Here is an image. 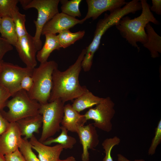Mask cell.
Segmentation results:
<instances>
[{
    "mask_svg": "<svg viewBox=\"0 0 161 161\" xmlns=\"http://www.w3.org/2000/svg\"><path fill=\"white\" fill-rule=\"evenodd\" d=\"M86 52L82 49L75 63L66 70L61 71L58 68L52 75V87L48 102L59 99L65 103L78 98L86 91L85 86H81L79 76L81 63Z\"/></svg>",
    "mask_w": 161,
    "mask_h": 161,
    "instance_id": "1",
    "label": "cell"
},
{
    "mask_svg": "<svg viewBox=\"0 0 161 161\" xmlns=\"http://www.w3.org/2000/svg\"><path fill=\"white\" fill-rule=\"evenodd\" d=\"M141 9L139 1L133 0L127 2L122 8L110 13L109 14L105 13L104 18L98 21L92 40L86 48V53L82 62V68L84 72H88L90 69L94 55L99 47L102 37L107 30L115 26L125 16L129 13L134 14Z\"/></svg>",
    "mask_w": 161,
    "mask_h": 161,
    "instance_id": "2",
    "label": "cell"
},
{
    "mask_svg": "<svg viewBox=\"0 0 161 161\" xmlns=\"http://www.w3.org/2000/svg\"><path fill=\"white\" fill-rule=\"evenodd\" d=\"M140 1L142 12L140 16L133 19L128 16L123 17L115 26L121 36L132 47L137 48L138 51L140 48L137 43L143 45L147 41L145 30L146 25L150 22L157 25L159 24L150 10L147 0H141Z\"/></svg>",
    "mask_w": 161,
    "mask_h": 161,
    "instance_id": "3",
    "label": "cell"
},
{
    "mask_svg": "<svg viewBox=\"0 0 161 161\" xmlns=\"http://www.w3.org/2000/svg\"><path fill=\"white\" fill-rule=\"evenodd\" d=\"M58 65L54 61L40 64L33 70V85L27 93L30 98L41 104L48 102L52 87V75Z\"/></svg>",
    "mask_w": 161,
    "mask_h": 161,
    "instance_id": "4",
    "label": "cell"
},
{
    "mask_svg": "<svg viewBox=\"0 0 161 161\" xmlns=\"http://www.w3.org/2000/svg\"><path fill=\"white\" fill-rule=\"evenodd\" d=\"M7 101V112L1 111L3 116L9 122H16L29 117L38 115L41 104L37 101L31 99L27 92L20 90Z\"/></svg>",
    "mask_w": 161,
    "mask_h": 161,
    "instance_id": "5",
    "label": "cell"
},
{
    "mask_svg": "<svg viewBox=\"0 0 161 161\" xmlns=\"http://www.w3.org/2000/svg\"><path fill=\"white\" fill-rule=\"evenodd\" d=\"M64 106L59 99L41 104L39 112L42 117V127L40 142L43 143L61 130Z\"/></svg>",
    "mask_w": 161,
    "mask_h": 161,
    "instance_id": "6",
    "label": "cell"
},
{
    "mask_svg": "<svg viewBox=\"0 0 161 161\" xmlns=\"http://www.w3.org/2000/svg\"><path fill=\"white\" fill-rule=\"evenodd\" d=\"M59 0H28L23 8L27 10L34 8L38 11L37 19L34 22L36 31L33 38L38 51L42 47L41 36L45 25L57 14L59 13Z\"/></svg>",
    "mask_w": 161,
    "mask_h": 161,
    "instance_id": "7",
    "label": "cell"
},
{
    "mask_svg": "<svg viewBox=\"0 0 161 161\" xmlns=\"http://www.w3.org/2000/svg\"><path fill=\"white\" fill-rule=\"evenodd\" d=\"M96 107L89 109L84 114L86 121L93 120L92 124L97 128L106 132H110L112 129L111 120L114 116L115 110L114 104L110 98H103Z\"/></svg>",
    "mask_w": 161,
    "mask_h": 161,
    "instance_id": "8",
    "label": "cell"
},
{
    "mask_svg": "<svg viewBox=\"0 0 161 161\" xmlns=\"http://www.w3.org/2000/svg\"><path fill=\"white\" fill-rule=\"evenodd\" d=\"M33 70L3 61L0 71V86L6 88L12 97L20 90V82L23 78L26 75H32Z\"/></svg>",
    "mask_w": 161,
    "mask_h": 161,
    "instance_id": "9",
    "label": "cell"
},
{
    "mask_svg": "<svg viewBox=\"0 0 161 161\" xmlns=\"http://www.w3.org/2000/svg\"><path fill=\"white\" fill-rule=\"evenodd\" d=\"M15 47L26 67L34 69L37 65L36 55L38 51L33 37L28 33L18 38Z\"/></svg>",
    "mask_w": 161,
    "mask_h": 161,
    "instance_id": "10",
    "label": "cell"
},
{
    "mask_svg": "<svg viewBox=\"0 0 161 161\" xmlns=\"http://www.w3.org/2000/svg\"><path fill=\"white\" fill-rule=\"evenodd\" d=\"M21 136L17 123H10L7 129L0 136V153L4 156L18 149Z\"/></svg>",
    "mask_w": 161,
    "mask_h": 161,
    "instance_id": "11",
    "label": "cell"
},
{
    "mask_svg": "<svg viewBox=\"0 0 161 161\" xmlns=\"http://www.w3.org/2000/svg\"><path fill=\"white\" fill-rule=\"evenodd\" d=\"M85 21L82 19H78L62 12L55 15L45 25L41 35L47 34H55L69 29L78 24H82Z\"/></svg>",
    "mask_w": 161,
    "mask_h": 161,
    "instance_id": "12",
    "label": "cell"
},
{
    "mask_svg": "<svg viewBox=\"0 0 161 161\" xmlns=\"http://www.w3.org/2000/svg\"><path fill=\"white\" fill-rule=\"evenodd\" d=\"M86 1L88 11L83 18L85 21L90 18L95 20L104 12L108 11L112 12L127 3L124 0H86Z\"/></svg>",
    "mask_w": 161,
    "mask_h": 161,
    "instance_id": "13",
    "label": "cell"
},
{
    "mask_svg": "<svg viewBox=\"0 0 161 161\" xmlns=\"http://www.w3.org/2000/svg\"><path fill=\"white\" fill-rule=\"evenodd\" d=\"M77 133L82 145V161H89V149H94L98 145L99 140L96 128L92 124L80 127Z\"/></svg>",
    "mask_w": 161,
    "mask_h": 161,
    "instance_id": "14",
    "label": "cell"
},
{
    "mask_svg": "<svg viewBox=\"0 0 161 161\" xmlns=\"http://www.w3.org/2000/svg\"><path fill=\"white\" fill-rule=\"evenodd\" d=\"M29 142L32 149L38 153L40 161H59L60 155L64 149L63 146L58 144L49 146L40 142L34 135Z\"/></svg>",
    "mask_w": 161,
    "mask_h": 161,
    "instance_id": "15",
    "label": "cell"
},
{
    "mask_svg": "<svg viewBox=\"0 0 161 161\" xmlns=\"http://www.w3.org/2000/svg\"><path fill=\"white\" fill-rule=\"evenodd\" d=\"M84 115L74 109L72 105H64V115L61 124L68 131L77 133L79 128L86 122Z\"/></svg>",
    "mask_w": 161,
    "mask_h": 161,
    "instance_id": "16",
    "label": "cell"
},
{
    "mask_svg": "<svg viewBox=\"0 0 161 161\" xmlns=\"http://www.w3.org/2000/svg\"><path fill=\"white\" fill-rule=\"evenodd\" d=\"M19 128L22 136L24 138L30 139L34 133H38L42 125V117L41 114L29 117L20 120L16 122Z\"/></svg>",
    "mask_w": 161,
    "mask_h": 161,
    "instance_id": "17",
    "label": "cell"
},
{
    "mask_svg": "<svg viewBox=\"0 0 161 161\" xmlns=\"http://www.w3.org/2000/svg\"><path fill=\"white\" fill-rule=\"evenodd\" d=\"M45 43L37 53V60L40 64L47 61L51 53L54 50H59L61 48L57 35L47 34Z\"/></svg>",
    "mask_w": 161,
    "mask_h": 161,
    "instance_id": "18",
    "label": "cell"
},
{
    "mask_svg": "<svg viewBox=\"0 0 161 161\" xmlns=\"http://www.w3.org/2000/svg\"><path fill=\"white\" fill-rule=\"evenodd\" d=\"M145 29L147 41L143 46L149 50L152 57H158L159 53L161 52V37L156 32L150 23L146 25Z\"/></svg>",
    "mask_w": 161,
    "mask_h": 161,
    "instance_id": "19",
    "label": "cell"
},
{
    "mask_svg": "<svg viewBox=\"0 0 161 161\" xmlns=\"http://www.w3.org/2000/svg\"><path fill=\"white\" fill-rule=\"evenodd\" d=\"M103 98L95 95L88 89L84 93L75 99L72 105L73 108L79 112L99 103Z\"/></svg>",
    "mask_w": 161,
    "mask_h": 161,
    "instance_id": "20",
    "label": "cell"
},
{
    "mask_svg": "<svg viewBox=\"0 0 161 161\" xmlns=\"http://www.w3.org/2000/svg\"><path fill=\"white\" fill-rule=\"evenodd\" d=\"M0 33L1 36L15 47L18 37L14 22L10 17L2 18Z\"/></svg>",
    "mask_w": 161,
    "mask_h": 161,
    "instance_id": "21",
    "label": "cell"
},
{
    "mask_svg": "<svg viewBox=\"0 0 161 161\" xmlns=\"http://www.w3.org/2000/svg\"><path fill=\"white\" fill-rule=\"evenodd\" d=\"M61 132L57 137L53 138H50L43 143L47 145H49L53 143H58L62 145L64 149H71L76 143L75 138L68 135V131L61 126Z\"/></svg>",
    "mask_w": 161,
    "mask_h": 161,
    "instance_id": "22",
    "label": "cell"
},
{
    "mask_svg": "<svg viewBox=\"0 0 161 161\" xmlns=\"http://www.w3.org/2000/svg\"><path fill=\"white\" fill-rule=\"evenodd\" d=\"M84 30L72 32L69 30L63 31L57 35L61 48H65L82 39L85 34Z\"/></svg>",
    "mask_w": 161,
    "mask_h": 161,
    "instance_id": "23",
    "label": "cell"
},
{
    "mask_svg": "<svg viewBox=\"0 0 161 161\" xmlns=\"http://www.w3.org/2000/svg\"><path fill=\"white\" fill-rule=\"evenodd\" d=\"M10 17L14 24L18 38L28 33L25 26L26 16L20 13L18 7L13 10Z\"/></svg>",
    "mask_w": 161,
    "mask_h": 161,
    "instance_id": "24",
    "label": "cell"
},
{
    "mask_svg": "<svg viewBox=\"0 0 161 161\" xmlns=\"http://www.w3.org/2000/svg\"><path fill=\"white\" fill-rule=\"evenodd\" d=\"M81 0H60L62 5V12L70 16L75 18L81 16L79 10V5Z\"/></svg>",
    "mask_w": 161,
    "mask_h": 161,
    "instance_id": "25",
    "label": "cell"
},
{
    "mask_svg": "<svg viewBox=\"0 0 161 161\" xmlns=\"http://www.w3.org/2000/svg\"><path fill=\"white\" fill-rule=\"evenodd\" d=\"M120 142V138L117 136L106 138L103 141L102 145L104 150L105 156L103 161H113L111 155L112 150L114 147L118 145Z\"/></svg>",
    "mask_w": 161,
    "mask_h": 161,
    "instance_id": "26",
    "label": "cell"
},
{
    "mask_svg": "<svg viewBox=\"0 0 161 161\" xmlns=\"http://www.w3.org/2000/svg\"><path fill=\"white\" fill-rule=\"evenodd\" d=\"M28 140L22 138L19 149L27 161H40L33 151Z\"/></svg>",
    "mask_w": 161,
    "mask_h": 161,
    "instance_id": "27",
    "label": "cell"
},
{
    "mask_svg": "<svg viewBox=\"0 0 161 161\" xmlns=\"http://www.w3.org/2000/svg\"><path fill=\"white\" fill-rule=\"evenodd\" d=\"M18 0H0V16L10 17L13 10L17 7Z\"/></svg>",
    "mask_w": 161,
    "mask_h": 161,
    "instance_id": "28",
    "label": "cell"
},
{
    "mask_svg": "<svg viewBox=\"0 0 161 161\" xmlns=\"http://www.w3.org/2000/svg\"><path fill=\"white\" fill-rule=\"evenodd\" d=\"M161 141V120L159 121L155 128V135L152 140L151 145L148 151V155H152L156 152V149Z\"/></svg>",
    "mask_w": 161,
    "mask_h": 161,
    "instance_id": "29",
    "label": "cell"
},
{
    "mask_svg": "<svg viewBox=\"0 0 161 161\" xmlns=\"http://www.w3.org/2000/svg\"><path fill=\"white\" fill-rule=\"evenodd\" d=\"M13 47L5 39L0 36V63L3 61L2 59L5 55L13 49Z\"/></svg>",
    "mask_w": 161,
    "mask_h": 161,
    "instance_id": "30",
    "label": "cell"
},
{
    "mask_svg": "<svg viewBox=\"0 0 161 161\" xmlns=\"http://www.w3.org/2000/svg\"><path fill=\"white\" fill-rule=\"evenodd\" d=\"M32 85L33 79L32 75H26L23 78L21 81L20 90H25L28 92L31 90Z\"/></svg>",
    "mask_w": 161,
    "mask_h": 161,
    "instance_id": "31",
    "label": "cell"
},
{
    "mask_svg": "<svg viewBox=\"0 0 161 161\" xmlns=\"http://www.w3.org/2000/svg\"><path fill=\"white\" fill-rule=\"evenodd\" d=\"M11 97L9 92L4 87L0 86V111L6 106L8 99Z\"/></svg>",
    "mask_w": 161,
    "mask_h": 161,
    "instance_id": "32",
    "label": "cell"
},
{
    "mask_svg": "<svg viewBox=\"0 0 161 161\" xmlns=\"http://www.w3.org/2000/svg\"><path fill=\"white\" fill-rule=\"evenodd\" d=\"M4 156L6 161H27L19 149Z\"/></svg>",
    "mask_w": 161,
    "mask_h": 161,
    "instance_id": "33",
    "label": "cell"
},
{
    "mask_svg": "<svg viewBox=\"0 0 161 161\" xmlns=\"http://www.w3.org/2000/svg\"><path fill=\"white\" fill-rule=\"evenodd\" d=\"M152 5L150 7L151 11L154 12L158 15L161 14V0H152Z\"/></svg>",
    "mask_w": 161,
    "mask_h": 161,
    "instance_id": "34",
    "label": "cell"
},
{
    "mask_svg": "<svg viewBox=\"0 0 161 161\" xmlns=\"http://www.w3.org/2000/svg\"><path fill=\"white\" fill-rule=\"evenodd\" d=\"M10 123L3 116L0 111V136L7 129Z\"/></svg>",
    "mask_w": 161,
    "mask_h": 161,
    "instance_id": "35",
    "label": "cell"
},
{
    "mask_svg": "<svg viewBox=\"0 0 161 161\" xmlns=\"http://www.w3.org/2000/svg\"><path fill=\"white\" fill-rule=\"evenodd\" d=\"M117 161H145L143 159L135 160L134 161L130 160L121 154H117Z\"/></svg>",
    "mask_w": 161,
    "mask_h": 161,
    "instance_id": "36",
    "label": "cell"
},
{
    "mask_svg": "<svg viewBox=\"0 0 161 161\" xmlns=\"http://www.w3.org/2000/svg\"><path fill=\"white\" fill-rule=\"evenodd\" d=\"M59 161H76L75 158L73 156H70L67 157L64 160H60Z\"/></svg>",
    "mask_w": 161,
    "mask_h": 161,
    "instance_id": "37",
    "label": "cell"
},
{
    "mask_svg": "<svg viewBox=\"0 0 161 161\" xmlns=\"http://www.w3.org/2000/svg\"><path fill=\"white\" fill-rule=\"evenodd\" d=\"M0 161H6L4 156L0 153Z\"/></svg>",
    "mask_w": 161,
    "mask_h": 161,
    "instance_id": "38",
    "label": "cell"
},
{
    "mask_svg": "<svg viewBox=\"0 0 161 161\" xmlns=\"http://www.w3.org/2000/svg\"><path fill=\"white\" fill-rule=\"evenodd\" d=\"M3 61H4L1 63H0V71H1V69L2 63Z\"/></svg>",
    "mask_w": 161,
    "mask_h": 161,
    "instance_id": "39",
    "label": "cell"
},
{
    "mask_svg": "<svg viewBox=\"0 0 161 161\" xmlns=\"http://www.w3.org/2000/svg\"><path fill=\"white\" fill-rule=\"evenodd\" d=\"M1 18H2L0 16V28H1Z\"/></svg>",
    "mask_w": 161,
    "mask_h": 161,
    "instance_id": "40",
    "label": "cell"
}]
</instances>
